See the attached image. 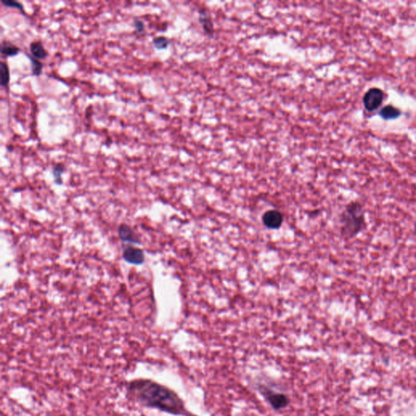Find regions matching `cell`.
Masks as SVG:
<instances>
[{"mask_svg": "<svg viewBox=\"0 0 416 416\" xmlns=\"http://www.w3.org/2000/svg\"><path fill=\"white\" fill-rule=\"evenodd\" d=\"M340 224L341 235L345 239H352L362 233L367 227V217L362 202H348L340 216Z\"/></svg>", "mask_w": 416, "mask_h": 416, "instance_id": "obj_2", "label": "cell"}, {"mask_svg": "<svg viewBox=\"0 0 416 416\" xmlns=\"http://www.w3.org/2000/svg\"><path fill=\"white\" fill-rule=\"evenodd\" d=\"M21 49L9 41L3 40L1 43V54L3 56H16L19 54Z\"/></svg>", "mask_w": 416, "mask_h": 416, "instance_id": "obj_11", "label": "cell"}, {"mask_svg": "<svg viewBox=\"0 0 416 416\" xmlns=\"http://www.w3.org/2000/svg\"><path fill=\"white\" fill-rule=\"evenodd\" d=\"M0 84L2 87H7L10 83V70L7 63L1 61L0 63Z\"/></svg>", "mask_w": 416, "mask_h": 416, "instance_id": "obj_12", "label": "cell"}, {"mask_svg": "<svg viewBox=\"0 0 416 416\" xmlns=\"http://www.w3.org/2000/svg\"><path fill=\"white\" fill-rule=\"evenodd\" d=\"M2 4L7 7H12L16 9L19 10L21 12L25 14V10H24V6L22 2L16 1V0H2Z\"/></svg>", "mask_w": 416, "mask_h": 416, "instance_id": "obj_16", "label": "cell"}, {"mask_svg": "<svg viewBox=\"0 0 416 416\" xmlns=\"http://www.w3.org/2000/svg\"><path fill=\"white\" fill-rule=\"evenodd\" d=\"M29 52L35 59L41 60L47 58L48 55L47 50L45 49L42 42L39 40L33 41L29 45Z\"/></svg>", "mask_w": 416, "mask_h": 416, "instance_id": "obj_8", "label": "cell"}, {"mask_svg": "<svg viewBox=\"0 0 416 416\" xmlns=\"http://www.w3.org/2000/svg\"><path fill=\"white\" fill-rule=\"evenodd\" d=\"M263 223L268 228L277 229L282 225L283 215L277 210H269L263 214Z\"/></svg>", "mask_w": 416, "mask_h": 416, "instance_id": "obj_5", "label": "cell"}, {"mask_svg": "<svg viewBox=\"0 0 416 416\" xmlns=\"http://www.w3.org/2000/svg\"><path fill=\"white\" fill-rule=\"evenodd\" d=\"M118 235L123 242H130L134 244H139L140 239L134 229L126 223H121L118 228Z\"/></svg>", "mask_w": 416, "mask_h": 416, "instance_id": "obj_7", "label": "cell"}, {"mask_svg": "<svg viewBox=\"0 0 416 416\" xmlns=\"http://www.w3.org/2000/svg\"><path fill=\"white\" fill-rule=\"evenodd\" d=\"M128 396L142 407L175 415L187 416L182 400L174 391L148 379H136L126 387Z\"/></svg>", "mask_w": 416, "mask_h": 416, "instance_id": "obj_1", "label": "cell"}, {"mask_svg": "<svg viewBox=\"0 0 416 416\" xmlns=\"http://www.w3.org/2000/svg\"><path fill=\"white\" fill-rule=\"evenodd\" d=\"M64 172V166L62 164H57L55 165L52 168V175L54 178L55 183L57 185H62L63 184V179H62V175Z\"/></svg>", "mask_w": 416, "mask_h": 416, "instance_id": "obj_14", "label": "cell"}, {"mask_svg": "<svg viewBox=\"0 0 416 416\" xmlns=\"http://www.w3.org/2000/svg\"><path fill=\"white\" fill-rule=\"evenodd\" d=\"M383 101V90L376 87L368 89L362 99L365 109L368 111H374L378 109Z\"/></svg>", "mask_w": 416, "mask_h": 416, "instance_id": "obj_3", "label": "cell"}, {"mask_svg": "<svg viewBox=\"0 0 416 416\" xmlns=\"http://www.w3.org/2000/svg\"><path fill=\"white\" fill-rule=\"evenodd\" d=\"M123 259L127 263L134 265H141L145 262V254L144 252L138 247L129 246L125 247V250H123Z\"/></svg>", "mask_w": 416, "mask_h": 416, "instance_id": "obj_4", "label": "cell"}, {"mask_svg": "<svg viewBox=\"0 0 416 416\" xmlns=\"http://www.w3.org/2000/svg\"><path fill=\"white\" fill-rule=\"evenodd\" d=\"M402 115V111L393 105L384 107L379 112V115L384 120H394Z\"/></svg>", "mask_w": 416, "mask_h": 416, "instance_id": "obj_10", "label": "cell"}, {"mask_svg": "<svg viewBox=\"0 0 416 416\" xmlns=\"http://www.w3.org/2000/svg\"><path fill=\"white\" fill-rule=\"evenodd\" d=\"M154 47L158 50L166 49L168 45H169V40L168 38H166L165 36H158L154 38L152 41Z\"/></svg>", "mask_w": 416, "mask_h": 416, "instance_id": "obj_15", "label": "cell"}, {"mask_svg": "<svg viewBox=\"0 0 416 416\" xmlns=\"http://www.w3.org/2000/svg\"><path fill=\"white\" fill-rule=\"evenodd\" d=\"M263 394L273 409H283L289 405V398L283 393H274V392L267 390L264 391Z\"/></svg>", "mask_w": 416, "mask_h": 416, "instance_id": "obj_6", "label": "cell"}, {"mask_svg": "<svg viewBox=\"0 0 416 416\" xmlns=\"http://www.w3.org/2000/svg\"><path fill=\"white\" fill-rule=\"evenodd\" d=\"M27 56H28V59L30 61L32 75L35 76V77L40 76L43 68L42 62L40 60H38V59H35L34 57L28 55H27Z\"/></svg>", "mask_w": 416, "mask_h": 416, "instance_id": "obj_13", "label": "cell"}, {"mask_svg": "<svg viewBox=\"0 0 416 416\" xmlns=\"http://www.w3.org/2000/svg\"><path fill=\"white\" fill-rule=\"evenodd\" d=\"M134 26L138 33H141L145 29V25H144L143 22L141 21V20L134 19Z\"/></svg>", "mask_w": 416, "mask_h": 416, "instance_id": "obj_17", "label": "cell"}, {"mask_svg": "<svg viewBox=\"0 0 416 416\" xmlns=\"http://www.w3.org/2000/svg\"><path fill=\"white\" fill-rule=\"evenodd\" d=\"M199 22L206 33L210 36L213 35L214 26H213V23H212V19L208 14V12L206 10H200Z\"/></svg>", "mask_w": 416, "mask_h": 416, "instance_id": "obj_9", "label": "cell"}]
</instances>
